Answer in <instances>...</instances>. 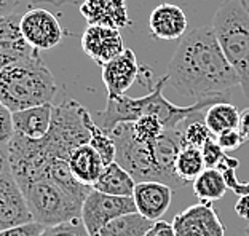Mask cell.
I'll list each match as a JSON object with an SVG mask.
<instances>
[{
	"label": "cell",
	"instance_id": "15",
	"mask_svg": "<svg viewBox=\"0 0 249 236\" xmlns=\"http://www.w3.org/2000/svg\"><path fill=\"white\" fill-rule=\"evenodd\" d=\"M133 200L136 211L149 220L155 222L165 216L173 201V187L155 181L136 182Z\"/></svg>",
	"mask_w": 249,
	"mask_h": 236
},
{
	"label": "cell",
	"instance_id": "34",
	"mask_svg": "<svg viewBox=\"0 0 249 236\" xmlns=\"http://www.w3.org/2000/svg\"><path fill=\"white\" fill-rule=\"evenodd\" d=\"M29 7L31 3L26 0H0V19L18 11H26Z\"/></svg>",
	"mask_w": 249,
	"mask_h": 236
},
{
	"label": "cell",
	"instance_id": "31",
	"mask_svg": "<svg viewBox=\"0 0 249 236\" xmlns=\"http://www.w3.org/2000/svg\"><path fill=\"white\" fill-rule=\"evenodd\" d=\"M15 136L13 112L0 102V144H8Z\"/></svg>",
	"mask_w": 249,
	"mask_h": 236
},
{
	"label": "cell",
	"instance_id": "1",
	"mask_svg": "<svg viewBox=\"0 0 249 236\" xmlns=\"http://www.w3.org/2000/svg\"><path fill=\"white\" fill-rule=\"evenodd\" d=\"M168 85L196 101L225 96L240 85L238 75L222 53L211 24L187 32L168 64Z\"/></svg>",
	"mask_w": 249,
	"mask_h": 236
},
{
	"label": "cell",
	"instance_id": "14",
	"mask_svg": "<svg viewBox=\"0 0 249 236\" xmlns=\"http://www.w3.org/2000/svg\"><path fill=\"white\" fill-rule=\"evenodd\" d=\"M22 13L24 11H18L0 19V70L10 64L34 58L40 53L29 47L22 37L19 27Z\"/></svg>",
	"mask_w": 249,
	"mask_h": 236
},
{
	"label": "cell",
	"instance_id": "25",
	"mask_svg": "<svg viewBox=\"0 0 249 236\" xmlns=\"http://www.w3.org/2000/svg\"><path fill=\"white\" fill-rule=\"evenodd\" d=\"M89 145L98 152L106 166L115 161L117 147L114 139H112L110 133H107L106 129L96 125L94 120L89 123Z\"/></svg>",
	"mask_w": 249,
	"mask_h": 236
},
{
	"label": "cell",
	"instance_id": "19",
	"mask_svg": "<svg viewBox=\"0 0 249 236\" xmlns=\"http://www.w3.org/2000/svg\"><path fill=\"white\" fill-rule=\"evenodd\" d=\"M69 166L78 182L93 187L104 169V161L89 144L77 147L69 156Z\"/></svg>",
	"mask_w": 249,
	"mask_h": 236
},
{
	"label": "cell",
	"instance_id": "39",
	"mask_svg": "<svg viewBox=\"0 0 249 236\" xmlns=\"http://www.w3.org/2000/svg\"><path fill=\"white\" fill-rule=\"evenodd\" d=\"M29 3H53V5H66V3H71V5H77L80 0H26Z\"/></svg>",
	"mask_w": 249,
	"mask_h": 236
},
{
	"label": "cell",
	"instance_id": "23",
	"mask_svg": "<svg viewBox=\"0 0 249 236\" xmlns=\"http://www.w3.org/2000/svg\"><path fill=\"white\" fill-rule=\"evenodd\" d=\"M203 120H205L209 131L213 133V136H219L224 131L238 128L240 112L233 104L227 102V101H220V102L209 105Z\"/></svg>",
	"mask_w": 249,
	"mask_h": 236
},
{
	"label": "cell",
	"instance_id": "10",
	"mask_svg": "<svg viewBox=\"0 0 249 236\" xmlns=\"http://www.w3.org/2000/svg\"><path fill=\"white\" fill-rule=\"evenodd\" d=\"M176 236H225V225L219 219L213 203L200 201L173 219Z\"/></svg>",
	"mask_w": 249,
	"mask_h": 236
},
{
	"label": "cell",
	"instance_id": "17",
	"mask_svg": "<svg viewBox=\"0 0 249 236\" xmlns=\"http://www.w3.org/2000/svg\"><path fill=\"white\" fill-rule=\"evenodd\" d=\"M189 21L184 10L174 3H160L152 10L149 18L150 35L165 42H174L187 34Z\"/></svg>",
	"mask_w": 249,
	"mask_h": 236
},
{
	"label": "cell",
	"instance_id": "5",
	"mask_svg": "<svg viewBox=\"0 0 249 236\" xmlns=\"http://www.w3.org/2000/svg\"><path fill=\"white\" fill-rule=\"evenodd\" d=\"M93 121L89 112L73 99H64L53 105L52 126L48 134L34 145L43 158H62L69 156L77 147L89 144V123Z\"/></svg>",
	"mask_w": 249,
	"mask_h": 236
},
{
	"label": "cell",
	"instance_id": "20",
	"mask_svg": "<svg viewBox=\"0 0 249 236\" xmlns=\"http://www.w3.org/2000/svg\"><path fill=\"white\" fill-rule=\"evenodd\" d=\"M134 187V177L117 161L104 166L98 181L93 184V190L114 196H133Z\"/></svg>",
	"mask_w": 249,
	"mask_h": 236
},
{
	"label": "cell",
	"instance_id": "7",
	"mask_svg": "<svg viewBox=\"0 0 249 236\" xmlns=\"http://www.w3.org/2000/svg\"><path fill=\"white\" fill-rule=\"evenodd\" d=\"M117 147L115 161L122 165L136 182L142 181H155L163 182L161 171L158 168L155 142H139L131 134L129 123H120L110 131ZM165 184V182H163Z\"/></svg>",
	"mask_w": 249,
	"mask_h": 236
},
{
	"label": "cell",
	"instance_id": "30",
	"mask_svg": "<svg viewBox=\"0 0 249 236\" xmlns=\"http://www.w3.org/2000/svg\"><path fill=\"white\" fill-rule=\"evenodd\" d=\"M203 160H205L206 168H217L220 165V161L225 156V152L222 150V147L219 145V142L216 140V136H213L208 142L200 149Z\"/></svg>",
	"mask_w": 249,
	"mask_h": 236
},
{
	"label": "cell",
	"instance_id": "12",
	"mask_svg": "<svg viewBox=\"0 0 249 236\" xmlns=\"http://www.w3.org/2000/svg\"><path fill=\"white\" fill-rule=\"evenodd\" d=\"M80 43L85 54L101 67L124 51L122 34L114 27L88 26Z\"/></svg>",
	"mask_w": 249,
	"mask_h": 236
},
{
	"label": "cell",
	"instance_id": "27",
	"mask_svg": "<svg viewBox=\"0 0 249 236\" xmlns=\"http://www.w3.org/2000/svg\"><path fill=\"white\" fill-rule=\"evenodd\" d=\"M238 166H240L238 158H233V156L225 153L222 161H220V165L217 166V169L222 172L229 190H231V192L238 196H245V195H249V182L238 181V177H236V168Z\"/></svg>",
	"mask_w": 249,
	"mask_h": 236
},
{
	"label": "cell",
	"instance_id": "18",
	"mask_svg": "<svg viewBox=\"0 0 249 236\" xmlns=\"http://www.w3.org/2000/svg\"><path fill=\"white\" fill-rule=\"evenodd\" d=\"M53 104L37 105L13 114L15 134L29 140H40L48 134L52 126Z\"/></svg>",
	"mask_w": 249,
	"mask_h": 236
},
{
	"label": "cell",
	"instance_id": "38",
	"mask_svg": "<svg viewBox=\"0 0 249 236\" xmlns=\"http://www.w3.org/2000/svg\"><path fill=\"white\" fill-rule=\"evenodd\" d=\"M5 169H10L8 147H7V144H0V172H3Z\"/></svg>",
	"mask_w": 249,
	"mask_h": 236
},
{
	"label": "cell",
	"instance_id": "33",
	"mask_svg": "<svg viewBox=\"0 0 249 236\" xmlns=\"http://www.w3.org/2000/svg\"><path fill=\"white\" fill-rule=\"evenodd\" d=\"M216 140L225 153H227V152H235L236 149H240L241 145L246 142L238 129H229V131L220 133L219 136H216Z\"/></svg>",
	"mask_w": 249,
	"mask_h": 236
},
{
	"label": "cell",
	"instance_id": "13",
	"mask_svg": "<svg viewBox=\"0 0 249 236\" xmlns=\"http://www.w3.org/2000/svg\"><path fill=\"white\" fill-rule=\"evenodd\" d=\"M139 72L141 66L138 64V58L129 48H124L122 54L104 64L101 77H103V83L107 89V98L123 96L138 80Z\"/></svg>",
	"mask_w": 249,
	"mask_h": 236
},
{
	"label": "cell",
	"instance_id": "8",
	"mask_svg": "<svg viewBox=\"0 0 249 236\" xmlns=\"http://www.w3.org/2000/svg\"><path fill=\"white\" fill-rule=\"evenodd\" d=\"M129 212H136L133 196H114L91 190L82 204L80 219L88 235L96 236L110 220Z\"/></svg>",
	"mask_w": 249,
	"mask_h": 236
},
{
	"label": "cell",
	"instance_id": "37",
	"mask_svg": "<svg viewBox=\"0 0 249 236\" xmlns=\"http://www.w3.org/2000/svg\"><path fill=\"white\" fill-rule=\"evenodd\" d=\"M235 212L238 214V217L245 219V220L249 222V195L240 196L235 204Z\"/></svg>",
	"mask_w": 249,
	"mask_h": 236
},
{
	"label": "cell",
	"instance_id": "11",
	"mask_svg": "<svg viewBox=\"0 0 249 236\" xmlns=\"http://www.w3.org/2000/svg\"><path fill=\"white\" fill-rule=\"evenodd\" d=\"M34 222L24 193L11 169L0 172V230Z\"/></svg>",
	"mask_w": 249,
	"mask_h": 236
},
{
	"label": "cell",
	"instance_id": "22",
	"mask_svg": "<svg viewBox=\"0 0 249 236\" xmlns=\"http://www.w3.org/2000/svg\"><path fill=\"white\" fill-rule=\"evenodd\" d=\"M194 193L200 201L214 203L224 198L225 192L229 190L225 179L217 168H206L194 182Z\"/></svg>",
	"mask_w": 249,
	"mask_h": 236
},
{
	"label": "cell",
	"instance_id": "21",
	"mask_svg": "<svg viewBox=\"0 0 249 236\" xmlns=\"http://www.w3.org/2000/svg\"><path fill=\"white\" fill-rule=\"evenodd\" d=\"M152 225L154 222L136 211L110 220L96 236H145Z\"/></svg>",
	"mask_w": 249,
	"mask_h": 236
},
{
	"label": "cell",
	"instance_id": "36",
	"mask_svg": "<svg viewBox=\"0 0 249 236\" xmlns=\"http://www.w3.org/2000/svg\"><path fill=\"white\" fill-rule=\"evenodd\" d=\"M240 134L245 140H249V107L240 112V120H238V128Z\"/></svg>",
	"mask_w": 249,
	"mask_h": 236
},
{
	"label": "cell",
	"instance_id": "6",
	"mask_svg": "<svg viewBox=\"0 0 249 236\" xmlns=\"http://www.w3.org/2000/svg\"><path fill=\"white\" fill-rule=\"evenodd\" d=\"M18 184L24 193L34 222L45 227H56L73 219H80L82 201L64 192L50 179L36 177Z\"/></svg>",
	"mask_w": 249,
	"mask_h": 236
},
{
	"label": "cell",
	"instance_id": "28",
	"mask_svg": "<svg viewBox=\"0 0 249 236\" xmlns=\"http://www.w3.org/2000/svg\"><path fill=\"white\" fill-rule=\"evenodd\" d=\"M211 137H213V133L209 131L205 120L192 121L185 128L180 129V144H182V147L201 149Z\"/></svg>",
	"mask_w": 249,
	"mask_h": 236
},
{
	"label": "cell",
	"instance_id": "16",
	"mask_svg": "<svg viewBox=\"0 0 249 236\" xmlns=\"http://www.w3.org/2000/svg\"><path fill=\"white\" fill-rule=\"evenodd\" d=\"M78 10L88 26L114 27L120 31L133 24L126 0H82Z\"/></svg>",
	"mask_w": 249,
	"mask_h": 236
},
{
	"label": "cell",
	"instance_id": "4",
	"mask_svg": "<svg viewBox=\"0 0 249 236\" xmlns=\"http://www.w3.org/2000/svg\"><path fill=\"white\" fill-rule=\"evenodd\" d=\"M219 47L238 75L245 98L249 99V5L246 0H225L211 22Z\"/></svg>",
	"mask_w": 249,
	"mask_h": 236
},
{
	"label": "cell",
	"instance_id": "2",
	"mask_svg": "<svg viewBox=\"0 0 249 236\" xmlns=\"http://www.w3.org/2000/svg\"><path fill=\"white\" fill-rule=\"evenodd\" d=\"M168 85V75H163L155 85H149V93L142 98H129L126 94L118 98H107V105L99 117L103 120V129L110 133L120 123H131L141 117L152 115L157 117L165 126V131H176L180 125L201 114L209 105L224 101L225 96H213L208 99L196 101L192 105H176L165 98L163 89Z\"/></svg>",
	"mask_w": 249,
	"mask_h": 236
},
{
	"label": "cell",
	"instance_id": "3",
	"mask_svg": "<svg viewBox=\"0 0 249 236\" xmlns=\"http://www.w3.org/2000/svg\"><path fill=\"white\" fill-rule=\"evenodd\" d=\"M58 91L54 77L40 54L0 70V102L13 112L53 104Z\"/></svg>",
	"mask_w": 249,
	"mask_h": 236
},
{
	"label": "cell",
	"instance_id": "24",
	"mask_svg": "<svg viewBox=\"0 0 249 236\" xmlns=\"http://www.w3.org/2000/svg\"><path fill=\"white\" fill-rule=\"evenodd\" d=\"M206 169L205 160H203L201 150L195 147H182L178 153L174 163V172L185 185L194 182L200 174Z\"/></svg>",
	"mask_w": 249,
	"mask_h": 236
},
{
	"label": "cell",
	"instance_id": "29",
	"mask_svg": "<svg viewBox=\"0 0 249 236\" xmlns=\"http://www.w3.org/2000/svg\"><path fill=\"white\" fill-rule=\"evenodd\" d=\"M42 236H89L82 219H73L71 222L56 227H47Z\"/></svg>",
	"mask_w": 249,
	"mask_h": 236
},
{
	"label": "cell",
	"instance_id": "32",
	"mask_svg": "<svg viewBox=\"0 0 249 236\" xmlns=\"http://www.w3.org/2000/svg\"><path fill=\"white\" fill-rule=\"evenodd\" d=\"M47 227L38 222H27L7 230H0V236H42Z\"/></svg>",
	"mask_w": 249,
	"mask_h": 236
},
{
	"label": "cell",
	"instance_id": "26",
	"mask_svg": "<svg viewBox=\"0 0 249 236\" xmlns=\"http://www.w3.org/2000/svg\"><path fill=\"white\" fill-rule=\"evenodd\" d=\"M131 126V134L136 140L139 142H155V140L165 133V126L161 125V121L157 117L145 115L138 118L136 121L129 123Z\"/></svg>",
	"mask_w": 249,
	"mask_h": 236
},
{
	"label": "cell",
	"instance_id": "35",
	"mask_svg": "<svg viewBox=\"0 0 249 236\" xmlns=\"http://www.w3.org/2000/svg\"><path fill=\"white\" fill-rule=\"evenodd\" d=\"M145 236H176V232L173 228V223L166 220H155Z\"/></svg>",
	"mask_w": 249,
	"mask_h": 236
},
{
	"label": "cell",
	"instance_id": "9",
	"mask_svg": "<svg viewBox=\"0 0 249 236\" xmlns=\"http://www.w3.org/2000/svg\"><path fill=\"white\" fill-rule=\"evenodd\" d=\"M19 27L27 45L37 51L58 47L66 35L59 19L45 8L29 7L21 16Z\"/></svg>",
	"mask_w": 249,
	"mask_h": 236
}]
</instances>
